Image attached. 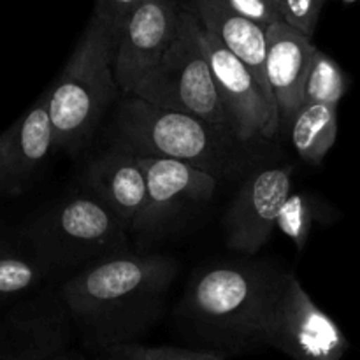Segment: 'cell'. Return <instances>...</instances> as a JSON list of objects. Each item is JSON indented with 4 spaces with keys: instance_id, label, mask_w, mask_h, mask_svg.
Here are the masks:
<instances>
[{
    "instance_id": "cell-1",
    "label": "cell",
    "mask_w": 360,
    "mask_h": 360,
    "mask_svg": "<svg viewBox=\"0 0 360 360\" xmlns=\"http://www.w3.org/2000/svg\"><path fill=\"white\" fill-rule=\"evenodd\" d=\"M179 266L162 253H122L76 271L60 287L81 350L136 345L167 306Z\"/></svg>"
},
{
    "instance_id": "cell-2",
    "label": "cell",
    "mask_w": 360,
    "mask_h": 360,
    "mask_svg": "<svg viewBox=\"0 0 360 360\" xmlns=\"http://www.w3.org/2000/svg\"><path fill=\"white\" fill-rule=\"evenodd\" d=\"M285 271L266 262H218L193 274L176 309L197 350L229 359L264 348L262 333Z\"/></svg>"
},
{
    "instance_id": "cell-3",
    "label": "cell",
    "mask_w": 360,
    "mask_h": 360,
    "mask_svg": "<svg viewBox=\"0 0 360 360\" xmlns=\"http://www.w3.org/2000/svg\"><path fill=\"white\" fill-rule=\"evenodd\" d=\"M116 0L95 4L76 49L48 90L55 148L77 155L94 137L120 90L115 76Z\"/></svg>"
},
{
    "instance_id": "cell-4",
    "label": "cell",
    "mask_w": 360,
    "mask_h": 360,
    "mask_svg": "<svg viewBox=\"0 0 360 360\" xmlns=\"http://www.w3.org/2000/svg\"><path fill=\"white\" fill-rule=\"evenodd\" d=\"M127 229L91 193L70 195L21 229V243L49 271L86 267L129 252Z\"/></svg>"
},
{
    "instance_id": "cell-5",
    "label": "cell",
    "mask_w": 360,
    "mask_h": 360,
    "mask_svg": "<svg viewBox=\"0 0 360 360\" xmlns=\"http://www.w3.org/2000/svg\"><path fill=\"white\" fill-rule=\"evenodd\" d=\"M115 144L137 157L185 162L217 176L227 167L236 139L210 123L123 95L111 123Z\"/></svg>"
},
{
    "instance_id": "cell-6",
    "label": "cell",
    "mask_w": 360,
    "mask_h": 360,
    "mask_svg": "<svg viewBox=\"0 0 360 360\" xmlns=\"http://www.w3.org/2000/svg\"><path fill=\"white\" fill-rule=\"evenodd\" d=\"M202 32L197 14L183 4L174 42L132 95L160 109L195 116L236 139L207 62Z\"/></svg>"
},
{
    "instance_id": "cell-7",
    "label": "cell",
    "mask_w": 360,
    "mask_h": 360,
    "mask_svg": "<svg viewBox=\"0 0 360 360\" xmlns=\"http://www.w3.org/2000/svg\"><path fill=\"white\" fill-rule=\"evenodd\" d=\"M262 345L292 360H341L350 348L336 320L313 301L290 271H285L267 315Z\"/></svg>"
},
{
    "instance_id": "cell-8",
    "label": "cell",
    "mask_w": 360,
    "mask_h": 360,
    "mask_svg": "<svg viewBox=\"0 0 360 360\" xmlns=\"http://www.w3.org/2000/svg\"><path fill=\"white\" fill-rule=\"evenodd\" d=\"M183 4L172 0H116V84L132 95L174 42Z\"/></svg>"
},
{
    "instance_id": "cell-9",
    "label": "cell",
    "mask_w": 360,
    "mask_h": 360,
    "mask_svg": "<svg viewBox=\"0 0 360 360\" xmlns=\"http://www.w3.org/2000/svg\"><path fill=\"white\" fill-rule=\"evenodd\" d=\"M146 176V204L132 231L143 238L157 239L210 202L218 179L211 172L185 162L139 157Z\"/></svg>"
},
{
    "instance_id": "cell-10",
    "label": "cell",
    "mask_w": 360,
    "mask_h": 360,
    "mask_svg": "<svg viewBox=\"0 0 360 360\" xmlns=\"http://www.w3.org/2000/svg\"><path fill=\"white\" fill-rule=\"evenodd\" d=\"M202 42L236 141L252 143L257 137H274L280 129L278 108L266 97L253 74L211 32H202Z\"/></svg>"
},
{
    "instance_id": "cell-11",
    "label": "cell",
    "mask_w": 360,
    "mask_h": 360,
    "mask_svg": "<svg viewBox=\"0 0 360 360\" xmlns=\"http://www.w3.org/2000/svg\"><path fill=\"white\" fill-rule=\"evenodd\" d=\"M292 165H276L245 179L221 221L229 250L252 257L264 248L292 193Z\"/></svg>"
},
{
    "instance_id": "cell-12",
    "label": "cell",
    "mask_w": 360,
    "mask_h": 360,
    "mask_svg": "<svg viewBox=\"0 0 360 360\" xmlns=\"http://www.w3.org/2000/svg\"><path fill=\"white\" fill-rule=\"evenodd\" d=\"M74 326L58 292H42L0 316V360H51L69 350Z\"/></svg>"
},
{
    "instance_id": "cell-13",
    "label": "cell",
    "mask_w": 360,
    "mask_h": 360,
    "mask_svg": "<svg viewBox=\"0 0 360 360\" xmlns=\"http://www.w3.org/2000/svg\"><path fill=\"white\" fill-rule=\"evenodd\" d=\"M55 150L48 91L0 134V195L23 193Z\"/></svg>"
},
{
    "instance_id": "cell-14",
    "label": "cell",
    "mask_w": 360,
    "mask_h": 360,
    "mask_svg": "<svg viewBox=\"0 0 360 360\" xmlns=\"http://www.w3.org/2000/svg\"><path fill=\"white\" fill-rule=\"evenodd\" d=\"M84 185L132 231L146 204V176L134 151L112 144L88 164Z\"/></svg>"
},
{
    "instance_id": "cell-15",
    "label": "cell",
    "mask_w": 360,
    "mask_h": 360,
    "mask_svg": "<svg viewBox=\"0 0 360 360\" xmlns=\"http://www.w3.org/2000/svg\"><path fill=\"white\" fill-rule=\"evenodd\" d=\"M316 46L285 23L267 28V81L280 115V127L290 125L304 104V84Z\"/></svg>"
},
{
    "instance_id": "cell-16",
    "label": "cell",
    "mask_w": 360,
    "mask_h": 360,
    "mask_svg": "<svg viewBox=\"0 0 360 360\" xmlns=\"http://www.w3.org/2000/svg\"><path fill=\"white\" fill-rule=\"evenodd\" d=\"M186 6L197 14L204 30L217 35L225 48L253 74L266 97L276 105L267 81V28L229 13L220 7L218 0H193Z\"/></svg>"
},
{
    "instance_id": "cell-17",
    "label": "cell",
    "mask_w": 360,
    "mask_h": 360,
    "mask_svg": "<svg viewBox=\"0 0 360 360\" xmlns=\"http://www.w3.org/2000/svg\"><path fill=\"white\" fill-rule=\"evenodd\" d=\"M290 139L304 162L319 165L338 139V108L304 102L290 122Z\"/></svg>"
},
{
    "instance_id": "cell-18",
    "label": "cell",
    "mask_w": 360,
    "mask_h": 360,
    "mask_svg": "<svg viewBox=\"0 0 360 360\" xmlns=\"http://www.w3.org/2000/svg\"><path fill=\"white\" fill-rule=\"evenodd\" d=\"M51 271L27 248H13L0 243V306L32 290Z\"/></svg>"
},
{
    "instance_id": "cell-19",
    "label": "cell",
    "mask_w": 360,
    "mask_h": 360,
    "mask_svg": "<svg viewBox=\"0 0 360 360\" xmlns=\"http://www.w3.org/2000/svg\"><path fill=\"white\" fill-rule=\"evenodd\" d=\"M323 202L309 192H292L285 200L278 217L276 229L287 236L299 253L304 252L309 243L313 225L323 213Z\"/></svg>"
},
{
    "instance_id": "cell-20",
    "label": "cell",
    "mask_w": 360,
    "mask_h": 360,
    "mask_svg": "<svg viewBox=\"0 0 360 360\" xmlns=\"http://www.w3.org/2000/svg\"><path fill=\"white\" fill-rule=\"evenodd\" d=\"M348 90V79L340 63L316 49L304 84V102H320L338 108Z\"/></svg>"
},
{
    "instance_id": "cell-21",
    "label": "cell",
    "mask_w": 360,
    "mask_h": 360,
    "mask_svg": "<svg viewBox=\"0 0 360 360\" xmlns=\"http://www.w3.org/2000/svg\"><path fill=\"white\" fill-rule=\"evenodd\" d=\"M116 360H227L217 354L197 348L181 347H146V345H125L112 348Z\"/></svg>"
},
{
    "instance_id": "cell-22",
    "label": "cell",
    "mask_w": 360,
    "mask_h": 360,
    "mask_svg": "<svg viewBox=\"0 0 360 360\" xmlns=\"http://www.w3.org/2000/svg\"><path fill=\"white\" fill-rule=\"evenodd\" d=\"M327 0H281L283 23L311 41Z\"/></svg>"
},
{
    "instance_id": "cell-23",
    "label": "cell",
    "mask_w": 360,
    "mask_h": 360,
    "mask_svg": "<svg viewBox=\"0 0 360 360\" xmlns=\"http://www.w3.org/2000/svg\"><path fill=\"white\" fill-rule=\"evenodd\" d=\"M220 7L262 28L283 23L281 0H218Z\"/></svg>"
},
{
    "instance_id": "cell-24",
    "label": "cell",
    "mask_w": 360,
    "mask_h": 360,
    "mask_svg": "<svg viewBox=\"0 0 360 360\" xmlns=\"http://www.w3.org/2000/svg\"><path fill=\"white\" fill-rule=\"evenodd\" d=\"M51 360H116L115 355L111 352H102V354H90V352L84 350H72L69 348L63 354L56 355L55 359Z\"/></svg>"
}]
</instances>
